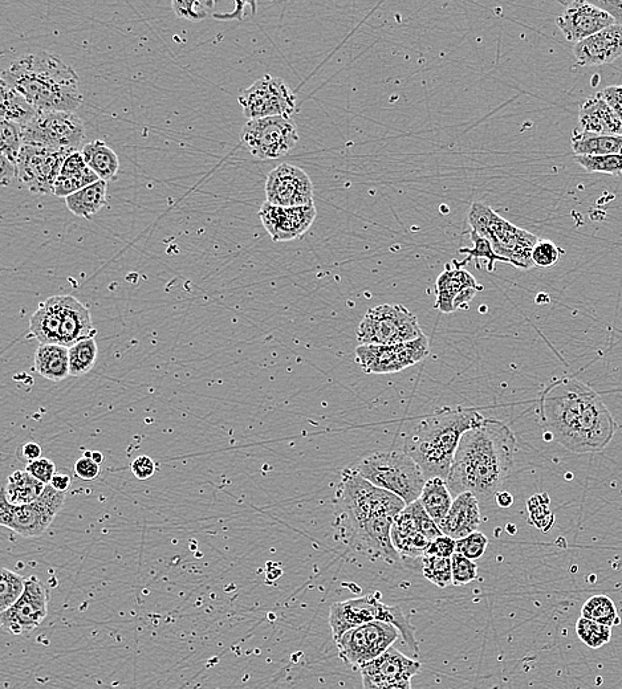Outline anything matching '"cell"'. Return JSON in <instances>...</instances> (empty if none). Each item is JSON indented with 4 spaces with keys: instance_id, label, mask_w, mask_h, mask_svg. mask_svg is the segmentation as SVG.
<instances>
[{
    "instance_id": "obj_12",
    "label": "cell",
    "mask_w": 622,
    "mask_h": 689,
    "mask_svg": "<svg viewBox=\"0 0 622 689\" xmlns=\"http://www.w3.org/2000/svg\"><path fill=\"white\" fill-rule=\"evenodd\" d=\"M64 501L65 493L56 491L51 485H47L38 501L20 507L8 504L2 497L0 524L23 537L42 536L54 523Z\"/></svg>"
},
{
    "instance_id": "obj_42",
    "label": "cell",
    "mask_w": 622,
    "mask_h": 689,
    "mask_svg": "<svg viewBox=\"0 0 622 689\" xmlns=\"http://www.w3.org/2000/svg\"><path fill=\"white\" fill-rule=\"evenodd\" d=\"M424 577L433 585L445 589L453 585V569H451V558L426 556L424 566H422Z\"/></svg>"
},
{
    "instance_id": "obj_26",
    "label": "cell",
    "mask_w": 622,
    "mask_h": 689,
    "mask_svg": "<svg viewBox=\"0 0 622 689\" xmlns=\"http://www.w3.org/2000/svg\"><path fill=\"white\" fill-rule=\"evenodd\" d=\"M63 320V296H54L36 309L30 320V332L40 344L60 345Z\"/></svg>"
},
{
    "instance_id": "obj_11",
    "label": "cell",
    "mask_w": 622,
    "mask_h": 689,
    "mask_svg": "<svg viewBox=\"0 0 622 689\" xmlns=\"http://www.w3.org/2000/svg\"><path fill=\"white\" fill-rule=\"evenodd\" d=\"M295 122L287 117H267L247 121L241 132V142L258 159H278L287 156L298 144Z\"/></svg>"
},
{
    "instance_id": "obj_1",
    "label": "cell",
    "mask_w": 622,
    "mask_h": 689,
    "mask_svg": "<svg viewBox=\"0 0 622 689\" xmlns=\"http://www.w3.org/2000/svg\"><path fill=\"white\" fill-rule=\"evenodd\" d=\"M539 413L551 439L573 454H595L616 434L615 418L592 387L572 377L556 379L542 391Z\"/></svg>"
},
{
    "instance_id": "obj_36",
    "label": "cell",
    "mask_w": 622,
    "mask_h": 689,
    "mask_svg": "<svg viewBox=\"0 0 622 689\" xmlns=\"http://www.w3.org/2000/svg\"><path fill=\"white\" fill-rule=\"evenodd\" d=\"M0 89H2V106H0L2 108V113H0L2 120L15 122L22 128H26L38 116V110L30 104L26 97L8 87L4 81H2Z\"/></svg>"
},
{
    "instance_id": "obj_41",
    "label": "cell",
    "mask_w": 622,
    "mask_h": 689,
    "mask_svg": "<svg viewBox=\"0 0 622 689\" xmlns=\"http://www.w3.org/2000/svg\"><path fill=\"white\" fill-rule=\"evenodd\" d=\"M26 589V580L12 570L3 569L0 578V613L19 601Z\"/></svg>"
},
{
    "instance_id": "obj_30",
    "label": "cell",
    "mask_w": 622,
    "mask_h": 689,
    "mask_svg": "<svg viewBox=\"0 0 622 689\" xmlns=\"http://www.w3.org/2000/svg\"><path fill=\"white\" fill-rule=\"evenodd\" d=\"M35 369L52 382L64 381L69 373V348L63 345L40 344L35 354Z\"/></svg>"
},
{
    "instance_id": "obj_40",
    "label": "cell",
    "mask_w": 622,
    "mask_h": 689,
    "mask_svg": "<svg viewBox=\"0 0 622 689\" xmlns=\"http://www.w3.org/2000/svg\"><path fill=\"white\" fill-rule=\"evenodd\" d=\"M576 634L585 646L597 650L611 642L612 627L580 617L576 623Z\"/></svg>"
},
{
    "instance_id": "obj_63",
    "label": "cell",
    "mask_w": 622,
    "mask_h": 689,
    "mask_svg": "<svg viewBox=\"0 0 622 689\" xmlns=\"http://www.w3.org/2000/svg\"><path fill=\"white\" fill-rule=\"evenodd\" d=\"M92 455H93V452H91V451L84 452V458H91L92 459Z\"/></svg>"
},
{
    "instance_id": "obj_9",
    "label": "cell",
    "mask_w": 622,
    "mask_h": 689,
    "mask_svg": "<svg viewBox=\"0 0 622 689\" xmlns=\"http://www.w3.org/2000/svg\"><path fill=\"white\" fill-rule=\"evenodd\" d=\"M418 318L404 305L384 304L369 309L357 329L361 345H394L424 336Z\"/></svg>"
},
{
    "instance_id": "obj_47",
    "label": "cell",
    "mask_w": 622,
    "mask_h": 689,
    "mask_svg": "<svg viewBox=\"0 0 622 689\" xmlns=\"http://www.w3.org/2000/svg\"><path fill=\"white\" fill-rule=\"evenodd\" d=\"M451 569H453V585L455 586H465L467 583L477 580V564L462 554L455 552L451 556Z\"/></svg>"
},
{
    "instance_id": "obj_49",
    "label": "cell",
    "mask_w": 622,
    "mask_h": 689,
    "mask_svg": "<svg viewBox=\"0 0 622 689\" xmlns=\"http://www.w3.org/2000/svg\"><path fill=\"white\" fill-rule=\"evenodd\" d=\"M213 2H173V11L176 12L177 16L182 19L187 20H202L206 19L207 16L213 14Z\"/></svg>"
},
{
    "instance_id": "obj_35",
    "label": "cell",
    "mask_w": 622,
    "mask_h": 689,
    "mask_svg": "<svg viewBox=\"0 0 622 689\" xmlns=\"http://www.w3.org/2000/svg\"><path fill=\"white\" fill-rule=\"evenodd\" d=\"M422 507L437 524L441 523L454 503L447 481L441 477L426 480L420 496Z\"/></svg>"
},
{
    "instance_id": "obj_60",
    "label": "cell",
    "mask_w": 622,
    "mask_h": 689,
    "mask_svg": "<svg viewBox=\"0 0 622 689\" xmlns=\"http://www.w3.org/2000/svg\"><path fill=\"white\" fill-rule=\"evenodd\" d=\"M364 689H412V683L372 684L363 682Z\"/></svg>"
},
{
    "instance_id": "obj_32",
    "label": "cell",
    "mask_w": 622,
    "mask_h": 689,
    "mask_svg": "<svg viewBox=\"0 0 622 689\" xmlns=\"http://www.w3.org/2000/svg\"><path fill=\"white\" fill-rule=\"evenodd\" d=\"M572 149L576 156H622V136H599L575 129Z\"/></svg>"
},
{
    "instance_id": "obj_13",
    "label": "cell",
    "mask_w": 622,
    "mask_h": 689,
    "mask_svg": "<svg viewBox=\"0 0 622 689\" xmlns=\"http://www.w3.org/2000/svg\"><path fill=\"white\" fill-rule=\"evenodd\" d=\"M429 353V338L424 334L418 340L402 344L360 345L355 357L364 373L392 374L420 364Z\"/></svg>"
},
{
    "instance_id": "obj_15",
    "label": "cell",
    "mask_w": 622,
    "mask_h": 689,
    "mask_svg": "<svg viewBox=\"0 0 622 689\" xmlns=\"http://www.w3.org/2000/svg\"><path fill=\"white\" fill-rule=\"evenodd\" d=\"M243 114L251 120L267 117L291 118L296 113V96L282 79L266 75L238 97Z\"/></svg>"
},
{
    "instance_id": "obj_10",
    "label": "cell",
    "mask_w": 622,
    "mask_h": 689,
    "mask_svg": "<svg viewBox=\"0 0 622 689\" xmlns=\"http://www.w3.org/2000/svg\"><path fill=\"white\" fill-rule=\"evenodd\" d=\"M85 137L84 122L72 112H39L23 128V145L77 152Z\"/></svg>"
},
{
    "instance_id": "obj_33",
    "label": "cell",
    "mask_w": 622,
    "mask_h": 689,
    "mask_svg": "<svg viewBox=\"0 0 622 689\" xmlns=\"http://www.w3.org/2000/svg\"><path fill=\"white\" fill-rule=\"evenodd\" d=\"M108 183L99 181L65 198V205L73 215L91 219L107 205Z\"/></svg>"
},
{
    "instance_id": "obj_50",
    "label": "cell",
    "mask_w": 622,
    "mask_h": 689,
    "mask_svg": "<svg viewBox=\"0 0 622 689\" xmlns=\"http://www.w3.org/2000/svg\"><path fill=\"white\" fill-rule=\"evenodd\" d=\"M26 471L36 480L42 481L43 484L50 485L52 479L56 475L55 463L50 459L40 458L27 464Z\"/></svg>"
},
{
    "instance_id": "obj_61",
    "label": "cell",
    "mask_w": 622,
    "mask_h": 689,
    "mask_svg": "<svg viewBox=\"0 0 622 689\" xmlns=\"http://www.w3.org/2000/svg\"><path fill=\"white\" fill-rule=\"evenodd\" d=\"M495 501H497V504L500 508L507 509L514 504V497H512L511 493L499 491L497 492V495H495Z\"/></svg>"
},
{
    "instance_id": "obj_17",
    "label": "cell",
    "mask_w": 622,
    "mask_h": 689,
    "mask_svg": "<svg viewBox=\"0 0 622 689\" xmlns=\"http://www.w3.org/2000/svg\"><path fill=\"white\" fill-rule=\"evenodd\" d=\"M48 615L46 587L36 577L26 580V589L19 601L0 614V622L7 633L24 635L42 625Z\"/></svg>"
},
{
    "instance_id": "obj_44",
    "label": "cell",
    "mask_w": 622,
    "mask_h": 689,
    "mask_svg": "<svg viewBox=\"0 0 622 689\" xmlns=\"http://www.w3.org/2000/svg\"><path fill=\"white\" fill-rule=\"evenodd\" d=\"M527 507L530 513V524L542 532H550L555 524L554 513L550 511V496L547 493L532 496L528 500Z\"/></svg>"
},
{
    "instance_id": "obj_34",
    "label": "cell",
    "mask_w": 622,
    "mask_h": 689,
    "mask_svg": "<svg viewBox=\"0 0 622 689\" xmlns=\"http://www.w3.org/2000/svg\"><path fill=\"white\" fill-rule=\"evenodd\" d=\"M84 161L89 169L101 179V181H112L119 173L120 159L113 149L109 148L105 142L96 140L91 144L85 145L83 150Z\"/></svg>"
},
{
    "instance_id": "obj_57",
    "label": "cell",
    "mask_w": 622,
    "mask_h": 689,
    "mask_svg": "<svg viewBox=\"0 0 622 689\" xmlns=\"http://www.w3.org/2000/svg\"><path fill=\"white\" fill-rule=\"evenodd\" d=\"M479 291H482V289L467 288L465 289V291L459 293L457 299L454 300L455 311H458V309H467V307H469L471 301L474 300L475 295H477Z\"/></svg>"
},
{
    "instance_id": "obj_18",
    "label": "cell",
    "mask_w": 622,
    "mask_h": 689,
    "mask_svg": "<svg viewBox=\"0 0 622 689\" xmlns=\"http://www.w3.org/2000/svg\"><path fill=\"white\" fill-rule=\"evenodd\" d=\"M266 198L279 207L313 205V185L306 171L291 163H282L268 174Z\"/></svg>"
},
{
    "instance_id": "obj_45",
    "label": "cell",
    "mask_w": 622,
    "mask_h": 689,
    "mask_svg": "<svg viewBox=\"0 0 622 689\" xmlns=\"http://www.w3.org/2000/svg\"><path fill=\"white\" fill-rule=\"evenodd\" d=\"M575 162L588 173L622 174V156H576Z\"/></svg>"
},
{
    "instance_id": "obj_59",
    "label": "cell",
    "mask_w": 622,
    "mask_h": 689,
    "mask_svg": "<svg viewBox=\"0 0 622 689\" xmlns=\"http://www.w3.org/2000/svg\"><path fill=\"white\" fill-rule=\"evenodd\" d=\"M50 485L56 491L65 493L71 487V477L64 474H56Z\"/></svg>"
},
{
    "instance_id": "obj_39",
    "label": "cell",
    "mask_w": 622,
    "mask_h": 689,
    "mask_svg": "<svg viewBox=\"0 0 622 689\" xmlns=\"http://www.w3.org/2000/svg\"><path fill=\"white\" fill-rule=\"evenodd\" d=\"M471 240H473L474 247L473 248H461L459 250V254L467 255V258L463 260V262L459 263L457 260H453V265L458 268H463L467 263L470 262L471 259L477 260V268L479 269V260L481 259H486L487 260V271L489 272H494L495 271V263L497 262H502L506 264L508 263L507 259L502 258V256L497 255V252L494 251L493 246H491V243L489 240L483 238V236L478 235L477 232L471 231L470 234Z\"/></svg>"
},
{
    "instance_id": "obj_37",
    "label": "cell",
    "mask_w": 622,
    "mask_h": 689,
    "mask_svg": "<svg viewBox=\"0 0 622 689\" xmlns=\"http://www.w3.org/2000/svg\"><path fill=\"white\" fill-rule=\"evenodd\" d=\"M99 356L95 338L77 342L69 348V373L71 377H81L95 368Z\"/></svg>"
},
{
    "instance_id": "obj_27",
    "label": "cell",
    "mask_w": 622,
    "mask_h": 689,
    "mask_svg": "<svg viewBox=\"0 0 622 689\" xmlns=\"http://www.w3.org/2000/svg\"><path fill=\"white\" fill-rule=\"evenodd\" d=\"M392 541L394 548L402 557L417 558L424 557L426 549L429 548L430 541L421 532L413 519L408 507L398 515L392 528Z\"/></svg>"
},
{
    "instance_id": "obj_25",
    "label": "cell",
    "mask_w": 622,
    "mask_h": 689,
    "mask_svg": "<svg viewBox=\"0 0 622 689\" xmlns=\"http://www.w3.org/2000/svg\"><path fill=\"white\" fill-rule=\"evenodd\" d=\"M97 329L93 326L91 313L76 297L63 296V320L60 330V345L65 348L77 342L95 338Z\"/></svg>"
},
{
    "instance_id": "obj_48",
    "label": "cell",
    "mask_w": 622,
    "mask_h": 689,
    "mask_svg": "<svg viewBox=\"0 0 622 689\" xmlns=\"http://www.w3.org/2000/svg\"><path fill=\"white\" fill-rule=\"evenodd\" d=\"M489 546V538L481 532L471 533L470 536L457 541L455 552L462 554L471 561L479 560Z\"/></svg>"
},
{
    "instance_id": "obj_20",
    "label": "cell",
    "mask_w": 622,
    "mask_h": 689,
    "mask_svg": "<svg viewBox=\"0 0 622 689\" xmlns=\"http://www.w3.org/2000/svg\"><path fill=\"white\" fill-rule=\"evenodd\" d=\"M556 24L563 32L565 39L575 44L591 38L592 35L605 28L616 26L615 20L607 12L583 0L568 3L563 14L556 19Z\"/></svg>"
},
{
    "instance_id": "obj_23",
    "label": "cell",
    "mask_w": 622,
    "mask_h": 689,
    "mask_svg": "<svg viewBox=\"0 0 622 689\" xmlns=\"http://www.w3.org/2000/svg\"><path fill=\"white\" fill-rule=\"evenodd\" d=\"M438 527L445 536L455 541L478 532V528L481 527V509L477 497L471 492L461 493L455 497L449 513Z\"/></svg>"
},
{
    "instance_id": "obj_56",
    "label": "cell",
    "mask_w": 622,
    "mask_h": 689,
    "mask_svg": "<svg viewBox=\"0 0 622 689\" xmlns=\"http://www.w3.org/2000/svg\"><path fill=\"white\" fill-rule=\"evenodd\" d=\"M601 95H603L604 100L615 110L617 116H619L622 121V85L605 88L604 91L601 92Z\"/></svg>"
},
{
    "instance_id": "obj_16",
    "label": "cell",
    "mask_w": 622,
    "mask_h": 689,
    "mask_svg": "<svg viewBox=\"0 0 622 689\" xmlns=\"http://www.w3.org/2000/svg\"><path fill=\"white\" fill-rule=\"evenodd\" d=\"M71 150H56L35 148L23 145L18 159V181L26 186L31 193L54 194L55 183L65 159L71 156Z\"/></svg>"
},
{
    "instance_id": "obj_52",
    "label": "cell",
    "mask_w": 622,
    "mask_h": 689,
    "mask_svg": "<svg viewBox=\"0 0 622 689\" xmlns=\"http://www.w3.org/2000/svg\"><path fill=\"white\" fill-rule=\"evenodd\" d=\"M75 474L84 481L96 480L100 475V464L91 458H81L75 463Z\"/></svg>"
},
{
    "instance_id": "obj_43",
    "label": "cell",
    "mask_w": 622,
    "mask_h": 689,
    "mask_svg": "<svg viewBox=\"0 0 622 689\" xmlns=\"http://www.w3.org/2000/svg\"><path fill=\"white\" fill-rule=\"evenodd\" d=\"M0 150L2 156L10 159L11 162L18 163L19 154L23 148V128L15 122L2 120L0 124Z\"/></svg>"
},
{
    "instance_id": "obj_3",
    "label": "cell",
    "mask_w": 622,
    "mask_h": 689,
    "mask_svg": "<svg viewBox=\"0 0 622 689\" xmlns=\"http://www.w3.org/2000/svg\"><path fill=\"white\" fill-rule=\"evenodd\" d=\"M337 497L357 538L388 564L400 561L401 556L392 541V528L406 507L404 501L393 493L374 487L351 467L341 472Z\"/></svg>"
},
{
    "instance_id": "obj_21",
    "label": "cell",
    "mask_w": 622,
    "mask_h": 689,
    "mask_svg": "<svg viewBox=\"0 0 622 689\" xmlns=\"http://www.w3.org/2000/svg\"><path fill=\"white\" fill-rule=\"evenodd\" d=\"M421 670V663L390 647L384 654L360 668L363 682L392 684L410 682Z\"/></svg>"
},
{
    "instance_id": "obj_6",
    "label": "cell",
    "mask_w": 622,
    "mask_h": 689,
    "mask_svg": "<svg viewBox=\"0 0 622 689\" xmlns=\"http://www.w3.org/2000/svg\"><path fill=\"white\" fill-rule=\"evenodd\" d=\"M361 477L400 497L406 505L420 500L426 477L412 456L405 451H374L351 466Z\"/></svg>"
},
{
    "instance_id": "obj_5",
    "label": "cell",
    "mask_w": 622,
    "mask_h": 689,
    "mask_svg": "<svg viewBox=\"0 0 622 689\" xmlns=\"http://www.w3.org/2000/svg\"><path fill=\"white\" fill-rule=\"evenodd\" d=\"M483 421L485 418L475 409H443L409 432L404 451L420 466L426 480H447L463 434Z\"/></svg>"
},
{
    "instance_id": "obj_51",
    "label": "cell",
    "mask_w": 622,
    "mask_h": 689,
    "mask_svg": "<svg viewBox=\"0 0 622 689\" xmlns=\"http://www.w3.org/2000/svg\"><path fill=\"white\" fill-rule=\"evenodd\" d=\"M455 546H457V541L449 536H443L436 538V540L430 542L429 548L426 549L425 556H436L451 558L455 553Z\"/></svg>"
},
{
    "instance_id": "obj_38",
    "label": "cell",
    "mask_w": 622,
    "mask_h": 689,
    "mask_svg": "<svg viewBox=\"0 0 622 689\" xmlns=\"http://www.w3.org/2000/svg\"><path fill=\"white\" fill-rule=\"evenodd\" d=\"M581 617L609 627L619 626L621 623L615 602L607 595H595V597L589 598L581 609Z\"/></svg>"
},
{
    "instance_id": "obj_53",
    "label": "cell",
    "mask_w": 622,
    "mask_h": 689,
    "mask_svg": "<svg viewBox=\"0 0 622 689\" xmlns=\"http://www.w3.org/2000/svg\"><path fill=\"white\" fill-rule=\"evenodd\" d=\"M157 466L152 458L141 455L132 463V472L138 480H149L156 474Z\"/></svg>"
},
{
    "instance_id": "obj_58",
    "label": "cell",
    "mask_w": 622,
    "mask_h": 689,
    "mask_svg": "<svg viewBox=\"0 0 622 689\" xmlns=\"http://www.w3.org/2000/svg\"><path fill=\"white\" fill-rule=\"evenodd\" d=\"M42 454L43 450L40 444L36 442H28L26 444H23L22 455L23 459L26 460V462H35V460L42 458Z\"/></svg>"
},
{
    "instance_id": "obj_31",
    "label": "cell",
    "mask_w": 622,
    "mask_h": 689,
    "mask_svg": "<svg viewBox=\"0 0 622 689\" xmlns=\"http://www.w3.org/2000/svg\"><path fill=\"white\" fill-rule=\"evenodd\" d=\"M46 487V484L36 480L27 471H16L8 477L2 497L8 504L20 507V505H28L38 501Z\"/></svg>"
},
{
    "instance_id": "obj_19",
    "label": "cell",
    "mask_w": 622,
    "mask_h": 689,
    "mask_svg": "<svg viewBox=\"0 0 622 689\" xmlns=\"http://www.w3.org/2000/svg\"><path fill=\"white\" fill-rule=\"evenodd\" d=\"M315 205L279 207L264 202L259 218L274 242H290L306 234L315 222Z\"/></svg>"
},
{
    "instance_id": "obj_62",
    "label": "cell",
    "mask_w": 622,
    "mask_h": 689,
    "mask_svg": "<svg viewBox=\"0 0 622 689\" xmlns=\"http://www.w3.org/2000/svg\"><path fill=\"white\" fill-rule=\"evenodd\" d=\"M92 459L95 460L97 464L104 462V456L101 454V452H93Z\"/></svg>"
},
{
    "instance_id": "obj_28",
    "label": "cell",
    "mask_w": 622,
    "mask_h": 689,
    "mask_svg": "<svg viewBox=\"0 0 622 689\" xmlns=\"http://www.w3.org/2000/svg\"><path fill=\"white\" fill-rule=\"evenodd\" d=\"M467 288L483 289L482 285L477 283L474 276L463 268L455 267V265L447 264L445 272L438 276L436 283L437 301L436 307L442 313H453L454 300L457 299L459 293L465 291Z\"/></svg>"
},
{
    "instance_id": "obj_54",
    "label": "cell",
    "mask_w": 622,
    "mask_h": 689,
    "mask_svg": "<svg viewBox=\"0 0 622 689\" xmlns=\"http://www.w3.org/2000/svg\"><path fill=\"white\" fill-rule=\"evenodd\" d=\"M591 3L600 10L607 12L615 20L616 26L622 27V0H595Z\"/></svg>"
},
{
    "instance_id": "obj_7",
    "label": "cell",
    "mask_w": 622,
    "mask_h": 689,
    "mask_svg": "<svg viewBox=\"0 0 622 689\" xmlns=\"http://www.w3.org/2000/svg\"><path fill=\"white\" fill-rule=\"evenodd\" d=\"M469 222L471 231L489 240L497 255L507 259L510 265L523 271L535 267L532 251L539 239L531 232L514 226L481 202L471 205Z\"/></svg>"
},
{
    "instance_id": "obj_55",
    "label": "cell",
    "mask_w": 622,
    "mask_h": 689,
    "mask_svg": "<svg viewBox=\"0 0 622 689\" xmlns=\"http://www.w3.org/2000/svg\"><path fill=\"white\" fill-rule=\"evenodd\" d=\"M18 163L11 162L10 159L0 156V183L3 186H10L15 179H18Z\"/></svg>"
},
{
    "instance_id": "obj_8",
    "label": "cell",
    "mask_w": 622,
    "mask_h": 689,
    "mask_svg": "<svg viewBox=\"0 0 622 689\" xmlns=\"http://www.w3.org/2000/svg\"><path fill=\"white\" fill-rule=\"evenodd\" d=\"M372 622H385L396 627L408 646L418 655V643L408 615L398 606L385 605L378 595L368 594L336 602L329 609V626L335 642L347 631Z\"/></svg>"
},
{
    "instance_id": "obj_29",
    "label": "cell",
    "mask_w": 622,
    "mask_h": 689,
    "mask_svg": "<svg viewBox=\"0 0 622 689\" xmlns=\"http://www.w3.org/2000/svg\"><path fill=\"white\" fill-rule=\"evenodd\" d=\"M99 181L101 179L85 163L83 154L75 152L65 159L58 181L55 183L54 195L65 199Z\"/></svg>"
},
{
    "instance_id": "obj_24",
    "label": "cell",
    "mask_w": 622,
    "mask_h": 689,
    "mask_svg": "<svg viewBox=\"0 0 622 689\" xmlns=\"http://www.w3.org/2000/svg\"><path fill=\"white\" fill-rule=\"evenodd\" d=\"M579 129L599 136H622V121L599 92L581 104Z\"/></svg>"
},
{
    "instance_id": "obj_2",
    "label": "cell",
    "mask_w": 622,
    "mask_h": 689,
    "mask_svg": "<svg viewBox=\"0 0 622 689\" xmlns=\"http://www.w3.org/2000/svg\"><path fill=\"white\" fill-rule=\"evenodd\" d=\"M515 452L511 428L497 419L485 418L459 442L446 480L451 495L471 492L482 503L495 497L511 474Z\"/></svg>"
},
{
    "instance_id": "obj_14",
    "label": "cell",
    "mask_w": 622,
    "mask_h": 689,
    "mask_svg": "<svg viewBox=\"0 0 622 689\" xmlns=\"http://www.w3.org/2000/svg\"><path fill=\"white\" fill-rule=\"evenodd\" d=\"M400 631L385 622L355 627L336 640L340 658L352 667H363L393 647Z\"/></svg>"
},
{
    "instance_id": "obj_22",
    "label": "cell",
    "mask_w": 622,
    "mask_h": 689,
    "mask_svg": "<svg viewBox=\"0 0 622 689\" xmlns=\"http://www.w3.org/2000/svg\"><path fill=\"white\" fill-rule=\"evenodd\" d=\"M573 55L581 67L613 63L622 55V27L612 26L575 44Z\"/></svg>"
},
{
    "instance_id": "obj_4",
    "label": "cell",
    "mask_w": 622,
    "mask_h": 689,
    "mask_svg": "<svg viewBox=\"0 0 622 689\" xmlns=\"http://www.w3.org/2000/svg\"><path fill=\"white\" fill-rule=\"evenodd\" d=\"M2 81L38 112L75 113L83 103L75 69L50 52L31 53L15 61L3 72Z\"/></svg>"
},
{
    "instance_id": "obj_46",
    "label": "cell",
    "mask_w": 622,
    "mask_h": 689,
    "mask_svg": "<svg viewBox=\"0 0 622 689\" xmlns=\"http://www.w3.org/2000/svg\"><path fill=\"white\" fill-rule=\"evenodd\" d=\"M565 254L564 250L551 242V240H540L536 243L534 251H532V262L535 267L552 268L560 262L561 256Z\"/></svg>"
}]
</instances>
